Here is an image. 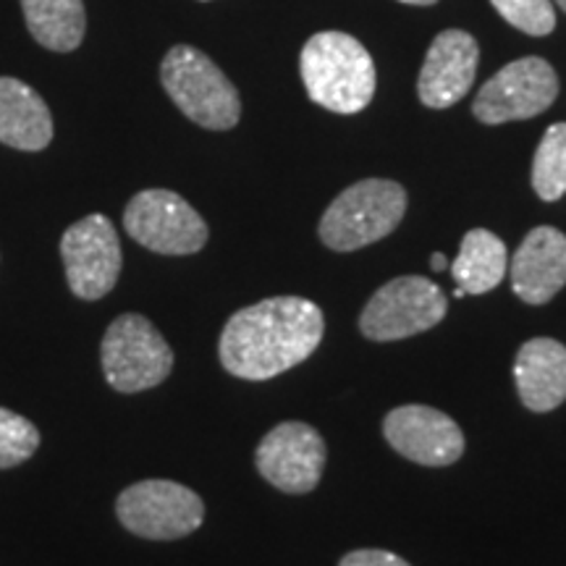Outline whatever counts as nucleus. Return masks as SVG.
<instances>
[{
  "mask_svg": "<svg viewBox=\"0 0 566 566\" xmlns=\"http://www.w3.org/2000/svg\"><path fill=\"white\" fill-rule=\"evenodd\" d=\"M401 3H409V6H433L438 0H401Z\"/></svg>",
  "mask_w": 566,
  "mask_h": 566,
  "instance_id": "24",
  "label": "nucleus"
},
{
  "mask_svg": "<svg viewBox=\"0 0 566 566\" xmlns=\"http://www.w3.org/2000/svg\"><path fill=\"white\" fill-rule=\"evenodd\" d=\"M514 380L530 412H551L566 401V346L554 338H533L516 352Z\"/></svg>",
  "mask_w": 566,
  "mask_h": 566,
  "instance_id": "15",
  "label": "nucleus"
},
{
  "mask_svg": "<svg viewBox=\"0 0 566 566\" xmlns=\"http://www.w3.org/2000/svg\"><path fill=\"white\" fill-rule=\"evenodd\" d=\"M103 375L113 391L139 394L160 386L174 370V349L145 315L126 313L105 331Z\"/></svg>",
  "mask_w": 566,
  "mask_h": 566,
  "instance_id": "5",
  "label": "nucleus"
},
{
  "mask_svg": "<svg viewBox=\"0 0 566 566\" xmlns=\"http://www.w3.org/2000/svg\"><path fill=\"white\" fill-rule=\"evenodd\" d=\"M323 310L304 296H271L239 310L223 325L218 357L242 380H268L292 370L321 346Z\"/></svg>",
  "mask_w": 566,
  "mask_h": 566,
  "instance_id": "1",
  "label": "nucleus"
},
{
  "mask_svg": "<svg viewBox=\"0 0 566 566\" xmlns=\"http://www.w3.org/2000/svg\"><path fill=\"white\" fill-rule=\"evenodd\" d=\"M118 522L147 541H179L205 522V501L174 480H142L116 499Z\"/></svg>",
  "mask_w": 566,
  "mask_h": 566,
  "instance_id": "6",
  "label": "nucleus"
},
{
  "mask_svg": "<svg viewBox=\"0 0 566 566\" xmlns=\"http://www.w3.org/2000/svg\"><path fill=\"white\" fill-rule=\"evenodd\" d=\"M384 436L401 457L424 467L454 464L464 454L462 428L449 415L424 405L391 409L384 420Z\"/></svg>",
  "mask_w": 566,
  "mask_h": 566,
  "instance_id": "12",
  "label": "nucleus"
},
{
  "mask_svg": "<svg viewBox=\"0 0 566 566\" xmlns=\"http://www.w3.org/2000/svg\"><path fill=\"white\" fill-rule=\"evenodd\" d=\"M491 3L509 24L533 38H546L556 30V11L551 0H491Z\"/></svg>",
  "mask_w": 566,
  "mask_h": 566,
  "instance_id": "21",
  "label": "nucleus"
},
{
  "mask_svg": "<svg viewBox=\"0 0 566 566\" xmlns=\"http://www.w3.org/2000/svg\"><path fill=\"white\" fill-rule=\"evenodd\" d=\"M407 212V192L388 179H365L344 189L325 210L321 239L336 252H354L380 242Z\"/></svg>",
  "mask_w": 566,
  "mask_h": 566,
  "instance_id": "4",
  "label": "nucleus"
},
{
  "mask_svg": "<svg viewBox=\"0 0 566 566\" xmlns=\"http://www.w3.org/2000/svg\"><path fill=\"white\" fill-rule=\"evenodd\" d=\"M449 300L430 279L401 275L373 294L359 317V331L370 342H401L424 334L446 317Z\"/></svg>",
  "mask_w": 566,
  "mask_h": 566,
  "instance_id": "8",
  "label": "nucleus"
},
{
  "mask_svg": "<svg viewBox=\"0 0 566 566\" xmlns=\"http://www.w3.org/2000/svg\"><path fill=\"white\" fill-rule=\"evenodd\" d=\"M300 71L310 101L325 111H365L375 95V63L359 40L346 32H317L300 55Z\"/></svg>",
  "mask_w": 566,
  "mask_h": 566,
  "instance_id": "2",
  "label": "nucleus"
},
{
  "mask_svg": "<svg viewBox=\"0 0 566 566\" xmlns=\"http://www.w3.org/2000/svg\"><path fill=\"white\" fill-rule=\"evenodd\" d=\"M338 566H412V564L405 562L401 556L391 554V551L363 548V551H352V554H346Z\"/></svg>",
  "mask_w": 566,
  "mask_h": 566,
  "instance_id": "22",
  "label": "nucleus"
},
{
  "mask_svg": "<svg viewBox=\"0 0 566 566\" xmlns=\"http://www.w3.org/2000/svg\"><path fill=\"white\" fill-rule=\"evenodd\" d=\"M430 265H433V271H446V268H449V260H446V254L436 252L433 258H430Z\"/></svg>",
  "mask_w": 566,
  "mask_h": 566,
  "instance_id": "23",
  "label": "nucleus"
},
{
  "mask_svg": "<svg viewBox=\"0 0 566 566\" xmlns=\"http://www.w3.org/2000/svg\"><path fill=\"white\" fill-rule=\"evenodd\" d=\"M61 258L71 294L97 302L113 292L122 275L124 254L111 218L92 212L71 223L61 237Z\"/></svg>",
  "mask_w": 566,
  "mask_h": 566,
  "instance_id": "9",
  "label": "nucleus"
},
{
  "mask_svg": "<svg viewBox=\"0 0 566 566\" xmlns=\"http://www.w3.org/2000/svg\"><path fill=\"white\" fill-rule=\"evenodd\" d=\"M0 142L21 153H40L53 142V116L40 92L0 76Z\"/></svg>",
  "mask_w": 566,
  "mask_h": 566,
  "instance_id": "16",
  "label": "nucleus"
},
{
  "mask_svg": "<svg viewBox=\"0 0 566 566\" xmlns=\"http://www.w3.org/2000/svg\"><path fill=\"white\" fill-rule=\"evenodd\" d=\"M40 449L38 424L13 409L0 407V470H13Z\"/></svg>",
  "mask_w": 566,
  "mask_h": 566,
  "instance_id": "20",
  "label": "nucleus"
},
{
  "mask_svg": "<svg viewBox=\"0 0 566 566\" xmlns=\"http://www.w3.org/2000/svg\"><path fill=\"white\" fill-rule=\"evenodd\" d=\"M124 229L134 242L158 254H195L208 244V223L171 189H145L124 210Z\"/></svg>",
  "mask_w": 566,
  "mask_h": 566,
  "instance_id": "7",
  "label": "nucleus"
},
{
  "mask_svg": "<svg viewBox=\"0 0 566 566\" xmlns=\"http://www.w3.org/2000/svg\"><path fill=\"white\" fill-rule=\"evenodd\" d=\"M27 30L45 51L71 53L87 32L84 0H21Z\"/></svg>",
  "mask_w": 566,
  "mask_h": 566,
  "instance_id": "18",
  "label": "nucleus"
},
{
  "mask_svg": "<svg viewBox=\"0 0 566 566\" xmlns=\"http://www.w3.org/2000/svg\"><path fill=\"white\" fill-rule=\"evenodd\" d=\"M254 464L279 491L310 493L323 478L325 441L313 424L281 422L260 441Z\"/></svg>",
  "mask_w": 566,
  "mask_h": 566,
  "instance_id": "11",
  "label": "nucleus"
},
{
  "mask_svg": "<svg viewBox=\"0 0 566 566\" xmlns=\"http://www.w3.org/2000/svg\"><path fill=\"white\" fill-rule=\"evenodd\" d=\"M558 97V76L546 59H520L506 63L499 74L478 92L472 113L488 126L506 122H525L541 116Z\"/></svg>",
  "mask_w": 566,
  "mask_h": 566,
  "instance_id": "10",
  "label": "nucleus"
},
{
  "mask_svg": "<svg viewBox=\"0 0 566 566\" xmlns=\"http://www.w3.org/2000/svg\"><path fill=\"white\" fill-rule=\"evenodd\" d=\"M480 48L472 34L446 30L430 45L417 80V95L428 108H451L470 92L478 74Z\"/></svg>",
  "mask_w": 566,
  "mask_h": 566,
  "instance_id": "13",
  "label": "nucleus"
},
{
  "mask_svg": "<svg viewBox=\"0 0 566 566\" xmlns=\"http://www.w3.org/2000/svg\"><path fill=\"white\" fill-rule=\"evenodd\" d=\"M533 189L546 202L566 195V124L548 126L543 134L533 158Z\"/></svg>",
  "mask_w": 566,
  "mask_h": 566,
  "instance_id": "19",
  "label": "nucleus"
},
{
  "mask_svg": "<svg viewBox=\"0 0 566 566\" xmlns=\"http://www.w3.org/2000/svg\"><path fill=\"white\" fill-rule=\"evenodd\" d=\"M512 289L522 302L546 304L566 286V237L554 226H537L514 252Z\"/></svg>",
  "mask_w": 566,
  "mask_h": 566,
  "instance_id": "14",
  "label": "nucleus"
},
{
  "mask_svg": "<svg viewBox=\"0 0 566 566\" xmlns=\"http://www.w3.org/2000/svg\"><path fill=\"white\" fill-rule=\"evenodd\" d=\"M509 254L506 244L485 229H472L464 233L459 254L451 263V275L464 294H488L499 286L506 275Z\"/></svg>",
  "mask_w": 566,
  "mask_h": 566,
  "instance_id": "17",
  "label": "nucleus"
},
{
  "mask_svg": "<svg viewBox=\"0 0 566 566\" xmlns=\"http://www.w3.org/2000/svg\"><path fill=\"white\" fill-rule=\"evenodd\" d=\"M551 3H556V6H558V9H562V11H566V0H551Z\"/></svg>",
  "mask_w": 566,
  "mask_h": 566,
  "instance_id": "25",
  "label": "nucleus"
},
{
  "mask_svg": "<svg viewBox=\"0 0 566 566\" xmlns=\"http://www.w3.org/2000/svg\"><path fill=\"white\" fill-rule=\"evenodd\" d=\"M160 82L189 122L229 132L242 118V101L229 76L192 45H176L160 63Z\"/></svg>",
  "mask_w": 566,
  "mask_h": 566,
  "instance_id": "3",
  "label": "nucleus"
}]
</instances>
